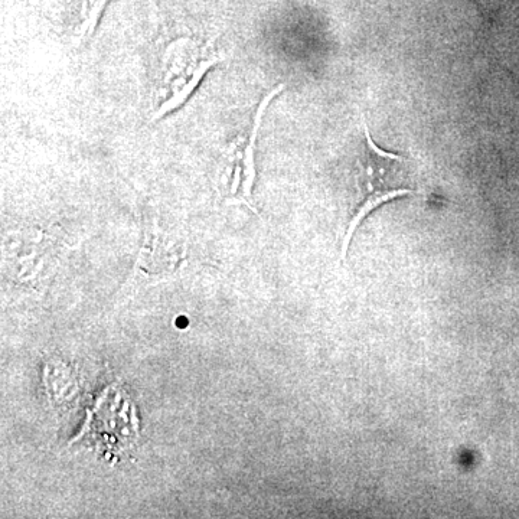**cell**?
<instances>
[{"label":"cell","instance_id":"obj_1","mask_svg":"<svg viewBox=\"0 0 519 519\" xmlns=\"http://www.w3.org/2000/svg\"><path fill=\"white\" fill-rule=\"evenodd\" d=\"M355 204L342 241V260L346 259L352 238L372 211L393 199L416 195L414 165L407 156L387 152L375 145L365 124L364 142L359 146L352 165Z\"/></svg>","mask_w":519,"mask_h":519},{"label":"cell","instance_id":"obj_2","mask_svg":"<svg viewBox=\"0 0 519 519\" xmlns=\"http://www.w3.org/2000/svg\"><path fill=\"white\" fill-rule=\"evenodd\" d=\"M285 84H280L279 87L270 91L263 101L257 107L256 116H254L253 127H251L250 135L247 136L244 146L240 143H234L233 146V175H231L230 188L224 192L225 204L246 205L253 212L257 211L256 205L253 202V188L256 182V148L257 136L261 123H263V116L266 113L267 107L272 103L283 90Z\"/></svg>","mask_w":519,"mask_h":519},{"label":"cell","instance_id":"obj_3","mask_svg":"<svg viewBox=\"0 0 519 519\" xmlns=\"http://www.w3.org/2000/svg\"><path fill=\"white\" fill-rule=\"evenodd\" d=\"M218 62H221V57H218L214 52H202L192 64L179 68V73H172L171 97L163 101L159 109L153 113V122H158L163 117L181 109L189 97L194 94V91L197 90L208 71L215 67Z\"/></svg>","mask_w":519,"mask_h":519}]
</instances>
